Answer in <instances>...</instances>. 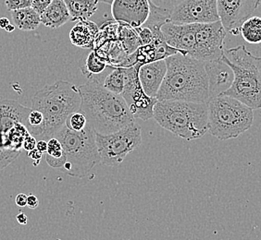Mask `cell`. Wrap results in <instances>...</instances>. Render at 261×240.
Masks as SVG:
<instances>
[{"label":"cell","mask_w":261,"mask_h":240,"mask_svg":"<svg viewBox=\"0 0 261 240\" xmlns=\"http://www.w3.org/2000/svg\"><path fill=\"white\" fill-rule=\"evenodd\" d=\"M53 0H33L32 8L39 14H42L48 6L50 5Z\"/></svg>","instance_id":"d6a6232c"},{"label":"cell","mask_w":261,"mask_h":240,"mask_svg":"<svg viewBox=\"0 0 261 240\" xmlns=\"http://www.w3.org/2000/svg\"><path fill=\"white\" fill-rule=\"evenodd\" d=\"M221 59L232 70L233 80L221 95L240 101L253 110L260 109L261 57L242 45L224 50Z\"/></svg>","instance_id":"277c9868"},{"label":"cell","mask_w":261,"mask_h":240,"mask_svg":"<svg viewBox=\"0 0 261 240\" xmlns=\"http://www.w3.org/2000/svg\"><path fill=\"white\" fill-rule=\"evenodd\" d=\"M261 0H217L221 24L227 34L237 36L245 20L251 17Z\"/></svg>","instance_id":"7c38bea8"},{"label":"cell","mask_w":261,"mask_h":240,"mask_svg":"<svg viewBox=\"0 0 261 240\" xmlns=\"http://www.w3.org/2000/svg\"><path fill=\"white\" fill-rule=\"evenodd\" d=\"M220 20L217 0H185L171 10L169 21L178 24L211 23Z\"/></svg>","instance_id":"8fae6325"},{"label":"cell","mask_w":261,"mask_h":240,"mask_svg":"<svg viewBox=\"0 0 261 240\" xmlns=\"http://www.w3.org/2000/svg\"><path fill=\"white\" fill-rule=\"evenodd\" d=\"M70 20V15L64 0H53L41 14V23L50 29H58Z\"/></svg>","instance_id":"d6986e66"},{"label":"cell","mask_w":261,"mask_h":240,"mask_svg":"<svg viewBox=\"0 0 261 240\" xmlns=\"http://www.w3.org/2000/svg\"><path fill=\"white\" fill-rule=\"evenodd\" d=\"M45 161L52 168L60 170L65 164L62 144L55 137L47 140V152L45 155Z\"/></svg>","instance_id":"d4e9b609"},{"label":"cell","mask_w":261,"mask_h":240,"mask_svg":"<svg viewBox=\"0 0 261 240\" xmlns=\"http://www.w3.org/2000/svg\"><path fill=\"white\" fill-rule=\"evenodd\" d=\"M11 18L14 25L24 32L35 31L41 24V15L37 13L32 7L22 10L10 11Z\"/></svg>","instance_id":"44dd1931"},{"label":"cell","mask_w":261,"mask_h":240,"mask_svg":"<svg viewBox=\"0 0 261 240\" xmlns=\"http://www.w3.org/2000/svg\"><path fill=\"white\" fill-rule=\"evenodd\" d=\"M36 143H37V140L35 139V137L31 135L30 133L26 136L25 139L23 140V144H22V149L30 152V151L34 150L36 148Z\"/></svg>","instance_id":"836d02e7"},{"label":"cell","mask_w":261,"mask_h":240,"mask_svg":"<svg viewBox=\"0 0 261 240\" xmlns=\"http://www.w3.org/2000/svg\"><path fill=\"white\" fill-rule=\"evenodd\" d=\"M78 90L80 112L96 133L110 134L136 121L121 95L107 90L99 80H90Z\"/></svg>","instance_id":"7a4b0ae2"},{"label":"cell","mask_w":261,"mask_h":240,"mask_svg":"<svg viewBox=\"0 0 261 240\" xmlns=\"http://www.w3.org/2000/svg\"><path fill=\"white\" fill-rule=\"evenodd\" d=\"M140 66L125 68V86L121 95L136 119L149 120L153 118L158 99L146 95L141 85L138 76Z\"/></svg>","instance_id":"9c48e42d"},{"label":"cell","mask_w":261,"mask_h":240,"mask_svg":"<svg viewBox=\"0 0 261 240\" xmlns=\"http://www.w3.org/2000/svg\"><path fill=\"white\" fill-rule=\"evenodd\" d=\"M36 149L39 151L40 153H42L43 155L46 154V152H47V141L44 140H37Z\"/></svg>","instance_id":"74e56055"},{"label":"cell","mask_w":261,"mask_h":240,"mask_svg":"<svg viewBox=\"0 0 261 240\" xmlns=\"http://www.w3.org/2000/svg\"><path fill=\"white\" fill-rule=\"evenodd\" d=\"M63 148L65 164L61 172L73 177L84 178L100 164L96 145V131L87 123L81 131L71 130L64 125L54 135Z\"/></svg>","instance_id":"8992f818"},{"label":"cell","mask_w":261,"mask_h":240,"mask_svg":"<svg viewBox=\"0 0 261 240\" xmlns=\"http://www.w3.org/2000/svg\"><path fill=\"white\" fill-rule=\"evenodd\" d=\"M100 28L89 20H80L70 30V40L77 47L88 49L94 48Z\"/></svg>","instance_id":"ac0fdd59"},{"label":"cell","mask_w":261,"mask_h":240,"mask_svg":"<svg viewBox=\"0 0 261 240\" xmlns=\"http://www.w3.org/2000/svg\"><path fill=\"white\" fill-rule=\"evenodd\" d=\"M227 32L221 20L211 23H196V45L191 56L202 62L221 58Z\"/></svg>","instance_id":"30bf717a"},{"label":"cell","mask_w":261,"mask_h":240,"mask_svg":"<svg viewBox=\"0 0 261 240\" xmlns=\"http://www.w3.org/2000/svg\"><path fill=\"white\" fill-rule=\"evenodd\" d=\"M118 39L128 55L133 54L142 45L136 28L122 22H119Z\"/></svg>","instance_id":"7402d4cb"},{"label":"cell","mask_w":261,"mask_h":240,"mask_svg":"<svg viewBox=\"0 0 261 240\" xmlns=\"http://www.w3.org/2000/svg\"><path fill=\"white\" fill-rule=\"evenodd\" d=\"M208 132L221 140L236 139L254 122L253 109L227 95L214 96L207 102Z\"/></svg>","instance_id":"52a82bcc"},{"label":"cell","mask_w":261,"mask_h":240,"mask_svg":"<svg viewBox=\"0 0 261 240\" xmlns=\"http://www.w3.org/2000/svg\"><path fill=\"white\" fill-rule=\"evenodd\" d=\"M153 118L161 128L186 140L200 139L208 131V106L205 103L158 101Z\"/></svg>","instance_id":"5b68a950"},{"label":"cell","mask_w":261,"mask_h":240,"mask_svg":"<svg viewBox=\"0 0 261 240\" xmlns=\"http://www.w3.org/2000/svg\"><path fill=\"white\" fill-rule=\"evenodd\" d=\"M203 63L208 78L210 95L212 98L221 95L231 86L233 80V72L221 57Z\"/></svg>","instance_id":"9a60e30c"},{"label":"cell","mask_w":261,"mask_h":240,"mask_svg":"<svg viewBox=\"0 0 261 240\" xmlns=\"http://www.w3.org/2000/svg\"><path fill=\"white\" fill-rule=\"evenodd\" d=\"M136 29L142 45H149L153 42V33L148 27L141 26L139 28H136Z\"/></svg>","instance_id":"1f68e13d"},{"label":"cell","mask_w":261,"mask_h":240,"mask_svg":"<svg viewBox=\"0 0 261 240\" xmlns=\"http://www.w3.org/2000/svg\"><path fill=\"white\" fill-rule=\"evenodd\" d=\"M32 108L20 105L17 101H0V131L7 133L18 123L27 128V118Z\"/></svg>","instance_id":"e0dca14e"},{"label":"cell","mask_w":261,"mask_h":240,"mask_svg":"<svg viewBox=\"0 0 261 240\" xmlns=\"http://www.w3.org/2000/svg\"><path fill=\"white\" fill-rule=\"evenodd\" d=\"M81 95L78 87L67 80H58L35 93L32 109L40 111L44 123L36 140H47L65 125L71 114L80 111Z\"/></svg>","instance_id":"3957f363"},{"label":"cell","mask_w":261,"mask_h":240,"mask_svg":"<svg viewBox=\"0 0 261 240\" xmlns=\"http://www.w3.org/2000/svg\"><path fill=\"white\" fill-rule=\"evenodd\" d=\"M96 140L101 164L116 167L121 165L127 155L141 145L140 126L135 121L110 134L96 132Z\"/></svg>","instance_id":"ba28073f"},{"label":"cell","mask_w":261,"mask_h":240,"mask_svg":"<svg viewBox=\"0 0 261 240\" xmlns=\"http://www.w3.org/2000/svg\"><path fill=\"white\" fill-rule=\"evenodd\" d=\"M16 220L20 224V225H27L28 223V217L26 216L24 213H20L19 215H17L16 216Z\"/></svg>","instance_id":"f35d334b"},{"label":"cell","mask_w":261,"mask_h":240,"mask_svg":"<svg viewBox=\"0 0 261 240\" xmlns=\"http://www.w3.org/2000/svg\"><path fill=\"white\" fill-rule=\"evenodd\" d=\"M33 0H6L5 5L9 11L22 10L32 7Z\"/></svg>","instance_id":"4dcf8cb0"},{"label":"cell","mask_w":261,"mask_h":240,"mask_svg":"<svg viewBox=\"0 0 261 240\" xmlns=\"http://www.w3.org/2000/svg\"><path fill=\"white\" fill-rule=\"evenodd\" d=\"M42 155H43V154L37 150L36 148L34 149V150L28 152V156L30 157L32 160L34 161V165H35V166L40 164V161L41 159H42Z\"/></svg>","instance_id":"e575fe53"},{"label":"cell","mask_w":261,"mask_h":240,"mask_svg":"<svg viewBox=\"0 0 261 240\" xmlns=\"http://www.w3.org/2000/svg\"><path fill=\"white\" fill-rule=\"evenodd\" d=\"M38 205H39V200H38V198L36 196L33 195V194L28 196V198H27V206L30 209H35V208L38 207Z\"/></svg>","instance_id":"d590c367"},{"label":"cell","mask_w":261,"mask_h":240,"mask_svg":"<svg viewBox=\"0 0 261 240\" xmlns=\"http://www.w3.org/2000/svg\"><path fill=\"white\" fill-rule=\"evenodd\" d=\"M113 0H99V2L101 3H106V4H111Z\"/></svg>","instance_id":"b9f144b4"},{"label":"cell","mask_w":261,"mask_h":240,"mask_svg":"<svg viewBox=\"0 0 261 240\" xmlns=\"http://www.w3.org/2000/svg\"><path fill=\"white\" fill-rule=\"evenodd\" d=\"M240 35L248 44H261V17L254 16L245 20L240 28Z\"/></svg>","instance_id":"603a6c76"},{"label":"cell","mask_w":261,"mask_h":240,"mask_svg":"<svg viewBox=\"0 0 261 240\" xmlns=\"http://www.w3.org/2000/svg\"><path fill=\"white\" fill-rule=\"evenodd\" d=\"M87 120H86V115H84L82 112L78 111L75 112L67 118L65 122V125L71 130L74 131H81L86 128L87 125Z\"/></svg>","instance_id":"83f0119b"},{"label":"cell","mask_w":261,"mask_h":240,"mask_svg":"<svg viewBox=\"0 0 261 240\" xmlns=\"http://www.w3.org/2000/svg\"><path fill=\"white\" fill-rule=\"evenodd\" d=\"M10 24V20L8 19V18H5V17H3V18H1L0 19V28L1 29H5L7 26Z\"/></svg>","instance_id":"ab89813d"},{"label":"cell","mask_w":261,"mask_h":240,"mask_svg":"<svg viewBox=\"0 0 261 240\" xmlns=\"http://www.w3.org/2000/svg\"><path fill=\"white\" fill-rule=\"evenodd\" d=\"M185 0H150L151 4L156 6L161 10L171 12L176 7L180 5Z\"/></svg>","instance_id":"f546056e"},{"label":"cell","mask_w":261,"mask_h":240,"mask_svg":"<svg viewBox=\"0 0 261 240\" xmlns=\"http://www.w3.org/2000/svg\"><path fill=\"white\" fill-rule=\"evenodd\" d=\"M111 69L112 71L109 75L106 76L102 84L112 94L121 95L125 86V68L111 67Z\"/></svg>","instance_id":"cb8c5ba5"},{"label":"cell","mask_w":261,"mask_h":240,"mask_svg":"<svg viewBox=\"0 0 261 240\" xmlns=\"http://www.w3.org/2000/svg\"><path fill=\"white\" fill-rule=\"evenodd\" d=\"M27 198L28 196L24 193H20L16 196L15 203L19 207H25L27 205Z\"/></svg>","instance_id":"8d00e7d4"},{"label":"cell","mask_w":261,"mask_h":240,"mask_svg":"<svg viewBox=\"0 0 261 240\" xmlns=\"http://www.w3.org/2000/svg\"><path fill=\"white\" fill-rule=\"evenodd\" d=\"M108 66L107 61L101 58L96 51H92L86 57V63L84 67H81V70L88 80H93L94 76L99 75Z\"/></svg>","instance_id":"484cf974"},{"label":"cell","mask_w":261,"mask_h":240,"mask_svg":"<svg viewBox=\"0 0 261 240\" xmlns=\"http://www.w3.org/2000/svg\"><path fill=\"white\" fill-rule=\"evenodd\" d=\"M20 154V151L0 147V170L13 163L19 157Z\"/></svg>","instance_id":"f1b7e54d"},{"label":"cell","mask_w":261,"mask_h":240,"mask_svg":"<svg viewBox=\"0 0 261 240\" xmlns=\"http://www.w3.org/2000/svg\"><path fill=\"white\" fill-rule=\"evenodd\" d=\"M28 134H29V130H27V128L23 124L18 123L15 126H13L6 133L7 140H8V148L21 152L23 140Z\"/></svg>","instance_id":"4316f807"},{"label":"cell","mask_w":261,"mask_h":240,"mask_svg":"<svg viewBox=\"0 0 261 240\" xmlns=\"http://www.w3.org/2000/svg\"><path fill=\"white\" fill-rule=\"evenodd\" d=\"M111 5L113 19L134 28L144 25L150 15V0H113Z\"/></svg>","instance_id":"4fadbf2b"},{"label":"cell","mask_w":261,"mask_h":240,"mask_svg":"<svg viewBox=\"0 0 261 240\" xmlns=\"http://www.w3.org/2000/svg\"><path fill=\"white\" fill-rule=\"evenodd\" d=\"M167 72L158 101H186L205 103L210 101V84L204 63L191 55L176 53L166 58Z\"/></svg>","instance_id":"6da1fadb"},{"label":"cell","mask_w":261,"mask_h":240,"mask_svg":"<svg viewBox=\"0 0 261 240\" xmlns=\"http://www.w3.org/2000/svg\"><path fill=\"white\" fill-rule=\"evenodd\" d=\"M71 21L89 20L96 13L99 0H64Z\"/></svg>","instance_id":"ffe728a7"},{"label":"cell","mask_w":261,"mask_h":240,"mask_svg":"<svg viewBox=\"0 0 261 240\" xmlns=\"http://www.w3.org/2000/svg\"><path fill=\"white\" fill-rule=\"evenodd\" d=\"M167 72L165 59L156 60L139 68V80L146 95L156 97Z\"/></svg>","instance_id":"2e32d148"},{"label":"cell","mask_w":261,"mask_h":240,"mask_svg":"<svg viewBox=\"0 0 261 240\" xmlns=\"http://www.w3.org/2000/svg\"><path fill=\"white\" fill-rule=\"evenodd\" d=\"M196 24H178L167 21L161 26L166 43L181 54L190 55L196 45Z\"/></svg>","instance_id":"5bb4252c"},{"label":"cell","mask_w":261,"mask_h":240,"mask_svg":"<svg viewBox=\"0 0 261 240\" xmlns=\"http://www.w3.org/2000/svg\"><path fill=\"white\" fill-rule=\"evenodd\" d=\"M15 25H13V24H11V23H10V24H9V25L6 27L4 30H5L7 33H12L13 31L15 30Z\"/></svg>","instance_id":"60d3db41"}]
</instances>
